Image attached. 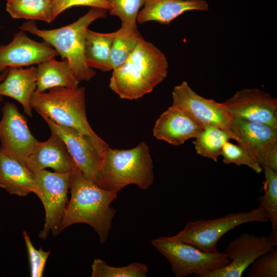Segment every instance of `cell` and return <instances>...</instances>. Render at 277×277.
<instances>
[{"mask_svg": "<svg viewBox=\"0 0 277 277\" xmlns=\"http://www.w3.org/2000/svg\"><path fill=\"white\" fill-rule=\"evenodd\" d=\"M70 191L61 231L75 224H86L98 234L101 243H105L116 214L111 204L117 198V193L86 178L77 166L71 172Z\"/></svg>", "mask_w": 277, "mask_h": 277, "instance_id": "obj_1", "label": "cell"}, {"mask_svg": "<svg viewBox=\"0 0 277 277\" xmlns=\"http://www.w3.org/2000/svg\"><path fill=\"white\" fill-rule=\"evenodd\" d=\"M168 69L165 54L141 36L126 61L113 70L109 87L122 99L136 100L163 82Z\"/></svg>", "mask_w": 277, "mask_h": 277, "instance_id": "obj_2", "label": "cell"}, {"mask_svg": "<svg viewBox=\"0 0 277 277\" xmlns=\"http://www.w3.org/2000/svg\"><path fill=\"white\" fill-rule=\"evenodd\" d=\"M153 181V161L144 142L130 149L109 147L102 153L98 183L101 187L118 193L128 185H135L145 190Z\"/></svg>", "mask_w": 277, "mask_h": 277, "instance_id": "obj_3", "label": "cell"}, {"mask_svg": "<svg viewBox=\"0 0 277 277\" xmlns=\"http://www.w3.org/2000/svg\"><path fill=\"white\" fill-rule=\"evenodd\" d=\"M47 92L33 93L31 106L41 116L55 123L73 128L89 137L100 156L108 144L91 128L86 111L84 87H54Z\"/></svg>", "mask_w": 277, "mask_h": 277, "instance_id": "obj_4", "label": "cell"}, {"mask_svg": "<svg viewBox=\"0 0 277 277\" xmlns=\"http://www.w3.org/2000/svg\"><path fill=\"white\" fill-rule=\"evenodd\" d=\"M107 10L92 7L84 16L68 25L51 30H41L33 21L23 23L19 29L42 38L53 47L63 60L68 61L72 72L80 83L89 81L95 75L85 57V44L88 26L94 21L104 18Z\"/></svg>", "mask_w": 277, "mask_h": 277, "instance_id": "obj_5", "label": "cell"}, {"mask_svg": "<svg viewBox=\"0 0 277 277\" xmlns=\"http://www.w3.org/2000/svg\"><path fill=\"white\" fill-rule=\"evenodd\" d=\"M151 243L168 260L176 277L190 274L204 277L209 272L224 267L230 260L224 252L203 251L186 243L159 236Z\"/></svg>", "mask_w": 277, "mask_h": 277, "instance_id": "obj_6", "label": "cell"}, {"mask_svg": "<svg viewBox=\"0 0 277 277\" xmlns=\"http://www.w3.org/2000/svg\"><path fill=\"white\" fill-rule=\"evenodd\" d=\"M262 208L259 206L248 212H238L227 214L213 220L202 219L188 222L177 234L168 236L171 240L190 244L206 252L217 251L216 244L228 231L248 223L268 222Z\"/></svg>", "mask_w": 277, "mask_h": 277, "instance_id": "obj_7", "label": "cell"}, {"mask_svg": "<svg viewBox=\"0 0 277 277\" xmlns=\"http://www.w3.org/2000/svg\"><path fill=\"white\" fill-rule=\"evenodd\" d=\"M71 172L61 173L44 169L35 174V194L42 201L46 212L44 227L38 234L41 239L45 240L50 231L53 236L62 232L69 202Z\"/></svg>", "mask_w": 277, "mask_h": 277, "instance_id": "obj_8", "label": "cell"}, {"mask_svg": "<svg viewBox=\"0 0 277 277\" xmlns=\"http://www.w3.org/2000/svg\"><path fill=\"white\" fill-rule=\"evenodd\" d=\"M229 130L238 145L246 150L262 168L267 166L277 171V128L232 117Z\"/></svg>", "mask_w": 277, "mask_h": 277, "instance_id": "obj_9", "label": "cell"}, {"mask_svg": "<svg viewBox=\"0 0 277 277\" xmlns=\"http://www.w3.org/2000/svg\"><path fill=\"white\" fill-rule=\"evenodd\" d=\"M276 246L277 233L271 232L267 236L244 233L230 241L225 249L229 263L208 272L204 277H241L254 261Z\"/></svg>", "mask_w": 277, "mask_h": 277, "instance_id": "obj_10", "label": "cell"}, {"mask_svg": "<svg viewBox=\"0 0 277 277\" xmlns=\"http://www.w3.org/2000/svg\"><path fill=\"white\" fill-rule=\"evenodd\" d=\"M172 96V106L182 110L203 127L212 125L229 130L232 117L224 102L200 95L186 81L174 87Z\"/></svg>", "mask_w": 277, "mask_h": 277, "instance_id": "obj_11", "label": "cell"}, {"mask_svg": "<svg viewBox=\"0 0 277 277\" xmlns=\"http://www.w3.org/2000/svg\"><path fill=\"white\" fill-rule=\"evenodd\" d=\"M224 103L233 118L277 128V100L259 89H241Z\"/></svg>", "mask_w": 277, "mask_h": 277, "instance_id": "obj_12", "label": "cell"}, {"mask_svg": "<svg viewBox=\"0 0 277 277\" xmlns=\"http://www.w3.org/2000/svg\"><path fill=\"white\" fill-rule=\"evenodd\" d=\"M38 141L30 132L25 117L16 105L7 102L2 108L0 120V147L24 164Z\"/></svg>", "mask_w": 277, "mask_h": 277, "instance_id": "obj_13", "label": "cell"}, {"mask_svg": "<svg viewBox=\"0 0 277 277\" xmlns=\"http://www.w3.org/2000/svg\"><path fill=\"white\" fill-rule=\"evenodd\" d=\"M42 117L50 131L63 141L84 176L98 185L101 156L90 139L76 129L58 125L45 116Z\"/></svg>", "mask_w": 277, "mask_h": 277, "instance_id": "obj_14", "label": "cell"}, {"mask_svg": "<svg viewBox=\"0 0 277 277\" xmlns=\"http://www.w3.org/2000/svg\"><path fill=\"white\" fill-rule=\"evenodd\" d=\"M57 55L49 44L33 40L21 30L11 42L0 46V73L10 68L38 64Z\"/></svg>", "mask_w": 277, "mask_h": 277, "instance_id": "obj_15", "label": "cell"}, {"mask_svg": "<svg viewBox=\"0 0 277 277\" xmlns=\"http://www.w3.org/2000/svg\"><path fill=\"white\" fill-rule=\"evenodd\" d=\"M24 165L34 174L47 168L57 173H68L76 166L63 141L51 131L47 140L38 141Z\"/></svg>", "mask_w": 277, "mask_h": 277, "instance_id": "obj_16", "label": "cell"}, {"mask_svg": "<svg viewBox=\"0 0 277 277\" xmlns=\"http://www.w3.org/2000/svg\"><path fill=\"white\" fill-rule=\"evenodd\" d=\"M203 128L182 110L171 105L156 120L153 133L157 139L179 146L195 138Z\"/></svg>", "mask_w": 277, "mask_h": 277, "instance_id": "obj_17", "label": "cell"}, {"mask_svg": "<svg viewBox=\"0 0 277 277\" xmlns=\"http://www.w3.org/2000/svg\"><path fill=\"white\" fill-rule=\"evenodd\" d=\"M0 187L19 196L36 190L35 174L1 147Z\"/></svg>", "mask_w": 277, "mask_h": 277, "instance_id": "obj_18", "label": "cell"}, {"mask_svg": "<svg viewBox=\"0 0 277 277\" xmlns=\"http://www.w3.org/2000/svg\"><path fill=\"white\" fill-rule=\"evenodd\" d=\"M144 5L137 16L139 24L154 21L169 24L185 12L208 10L205 0H146Z\"/></svg>", "mask_w": 277, "mask_h": 277, "instance_id": "obj_19", "label": "cell"}, {"mask_svg": "<svg viewBox=\"0 0 277 277\" xmlns=\"http://www.w3.org/2000/svg\"><path fill=\"white\" fill-rule=\"evenodd\" d=\"M36 89V67H12L0 83V96L15 100L22 105L25 114L32 116L31 100Z\"/></svg>", "mask_w": 277, "mask_h": 277, "instance_id": "obj_20", "label": "cell"}, {"mask_svg": "<svg viewBox=\"0 0 277 277\" xmlns=\"http://www.w3.org/2000/svg\"><path fill=\"white\" fill-rule=\"evenodd\" d=\"M79 82L74 76L68 61L50 58L36 67V89L44 92L54 87H77Z\"/></svg>", "mask_w": 277, "mask_h": 277, "instance_id": "obj_21", "label": "cell"}, {"mask_svg": "<svg viewBox=\"0 0 277 277\" xmlns=\"http://www.w3.org/2000/svg\"><path fill=\"white\" fill-rule=\"evenodd\" d=\"M115 32L99 33L88 29L85 44V57L87 66L90 68L109 71L112 67L110 51Z\"/></svg>", "mask_w": 277, "mask_h": 277, "instance_id": "obj_22", "label": "cell"}, {"mask_svg": "<svg viewBox=\"0 0 277 277\" xmlns=\"http://www.w3.org/2000/svg\"><path fill=\"white\" fill-rule=\"evenodd\" d=\"M230 139L235 140L230 130L208 125L204 127L193 143L198 154L217 162L224 144Z\"/></svg>", "mask_w": 277, "mask_h": 277, "instance_id": "obj_23", "label": "cell"}, {"mask_svg": "<svg viewBox=\"0 0 277 277\" xmlns=\"http://www.w3.org/2000/svg\"><path fill=\"white\" fill-rule=\"evenodd\" d=\"M141 35L137 26L122 24L115 32L110 51V62L112 70L122 65L135 49Z\"/></svg>", "mask_w": 277, "mask_h": 277, "instance_id": "obj_24", "label": "cell"}, {"mask_svg": "<svg viewBox=\"0 0 277 277\" xmlns=\"http://www.w3.org/2000/svg\"><path fill=\"white\" fill-rule=\"evenodd\" d=\"M6 8L14 18L40 20L48 23L53 20L51 4L45 0H7Z\"/></svg>", "mask_w": 277, "mask_h": 277, "instance_id": "obj_25", "label": "cell"}, {"mask_svg": "<svg viewBox=\"0 0 277 277\" xmlns=\"http://www.w3.org/2000/svg\"><path fill=\"white\" fill-rule=\"evenodd\" d=\"M263 169L265 175V192L259 197V206L271 223V232L277 233V171L267 166Z\"/></svg>", "mask_w": 277, "mask_h": 277, "instance_id": "obj_26", "label": "cell"}, {"mask_svg": "<svg viewBox=\"0 0 277 277\" xmlns=\"http://www.w3.org/2000/svg\"><path fill=\"white\" fill-rule=\"evenodd\" d=\"M92 277H146L149 269L142 263L132 262L128 265L115 267L104 260L95 259L91 265Z\"/></svg>", "mask_w": 277, "mask_h": 277, "instance_id": "obj_27", "label": "cell"}, {"mask_svg": "<svg viewBox=\"0 0 277 277\" xmlns=\"http://www.w3.org/2000/svg\"><path fill=\"white\" fill-rule=\"evenodd\" d=\"M223 162L226 164H233L238 166H247L257 173H260L263 168L256 160L244 148L229 141L224 144L221 155Z\"/></svg>", "mask_w": 277, "mask_h": 277, "instance_id": "obj_28", "label": "cell"}, {"mask_svg": "<svg viewBox=\"0 0 277 277\" xmlns=\"http://www.w3.org/2000/svg\"><path fill=\"white\" fill-rule=\"evenodd\" d=\"M111 8V15L118 16L122 24L136 26L137 16L140 8L144 5L146 0H106Z\"/></svg>", "mask_w": 277, "mask_h": 277, "instance_id": "obj_29", "label": "cell"}, {"mask_svg": "<svg viewBox=\"0 0 277 277\" xmlns=\"http://www.w3.org/2000/svg\"><path fill=\"white\" fill-rule=\"evenodd\" d=\"M247 269L248 277H276L277 249L275 248L258 258Z\"/></svg>", "mask_w": 277, "mask_h": 277, "instance_id": "obj_30", "label": "cell"}, {"mask_svg": "<svg viewBox=\"0 0 277 277\" xmlns=\"http://www.w3.org/2000/svg\"><path fill=\"white\" fill-rule=\"evenodd\" d=\"M23 235L29 258L30 276L42 277L45 265L51 251H45L41 247L38 249H36L34 247L27 231H24Z\"/></svg>", "mask_w": 277, "mask_h": 277, "instance_id": "obj_31", "label": "cell"}, {"mask_svg": "<svg viewBox=\"0 0 277 277\" xmlns=\"http://www.w3.org/2000/svg\"><path fill=\"white\" fill-rule=\"evenodd\" d=\"M77 6H91L107 10H110L111 8L106 0H53L51 10L53 20L64 11Z\"/></svg>", "mask_w": 277, "mask_h": 277, "instance_id": "obj_32", "label": "cell"}, {"mask_svg": "<svg viewBox=\"0 0 277 277\" xmlns=\"http://www.w3.org/2000/svg\"><path fill=\"white\" fill-rule=\"evenodd\" d=\"M8 70L9 68L0 73V83L4 80V78L6 76Z\"/></svg>", "mask_w": 277, "mask_h": 277, "instance_id": "obj_33", "label": "cell"}, {"mask_svg": "<svg viewBox=\"0 0 277 277\" xmlns=\"http://www.w3.org/2000/svg\"><path fill=\"white\" fill-rule=\"evenodd\" d=\"M45 1L50 3L51 4L52 2L53 1V0H45Z\"/></svg>", "mask_w": 277, "mask_h": 277, "instance_id": "obj_34", "label": "cell"}, {"mask_svg": "<svg viewBox=\"0 0 277 277\" xmlns=\"http://www.w3.org/2000/svg\"><path fill=\"white\" fill-rule=\"evenodd\" d=\"M2 96H0V103H1V101H2Z\"/></svg>", "mask_w": 277, "mask_h": 277, "instance_id": "obj_35", "label": "cell"}]
</instances>
